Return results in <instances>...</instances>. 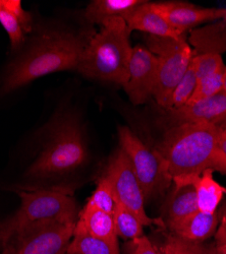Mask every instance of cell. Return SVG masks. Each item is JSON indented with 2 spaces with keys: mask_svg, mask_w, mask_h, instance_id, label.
<instances>
[{
  "mask_svg": "<svg viewBox=\"0 0 226 254\" xmlns=\"http://www.w3.org/2000/svg\"><path fill=\"white\" fill-rule=\"evenodd\" d=\"M67 252L76 254H119V249L118 242L101 239L75 228L74 236Z\"/></svg>",
  "mask_w": 226,
  "mask_h": 254,
  "instance_id": "20",
  "label": "cell"
},
{
  "mask_svg": "<svg viewBox=\"0 0 226 254\" xmlns=\"http://www.w3.org/2000/svg\"><path fill=\"white\" fill-rule=\"evenodd\" d=\"M66 254H76V253H70V252H67Z\"/></svg>",
  "mask_w": 226,
  "mask_h": 254,
  "instance_id": "35",
  "label": "cell"
},
{
  "mask_svg": "<svg viewBox=\"0 0 226 254\" xmlns=\"http://www.w3.org/2000/svg\"><path fill=\"white\" fill-rule=\"evenodd\" d=\"M194 46L203 51L198 54H221L226 51V22L194 31L191 36Z\"/></svg>",
  "mask_w": 226,
  "mask_h": 254,
  "instance_id": "21",
  "label": "cell"
},
{
  "mask_svg": "<svg viewBox=\"0 0 226 254\" xmlns=\"http://www.w3.org/2000/svg\"><path fill=\"white\" fill-rule=\"evenodd\" d=\"M218 225L217 214H207L198 210L168 226L172 234L179 238L193 242H205L215 234Z\"/></svg>",
  "mask_w": 226,
  "mask_h": 254,
  "instance_id": "15",
  "label": "cell"
},
{
  "mask_svg": "<svg viewBox=\"0 0 226 254\" xmlns=\"http://www.w3.org/2000/svg\"><path fill=\"white\" fill-rule=\"evenodd\" d=\"M0 24L9 37L12 49H16L32 30V15L19 0H0Z\"/></svg>",
  "mask_w": 226,
  "mask_h": 254,
  "instance_id": "14",
  "label": "cell"
},
{
  "mask_svg": "<svg viewBox=\"0 0 226 254\" xmlns=\"http://www.w3.org/2000/svg\"><path fill=\"white\" fill-rule=\"evenodd\" d=\"M167 111L175 124L211 123L219 126L226 119V93L221 91L213 97Z\"/></svg>",
  "mask_w": 226,
  "mask_h": 254,
  "instance_id": "12",
  "label": "cell"
},
{
  "mask_svg": "<svg viewBox=\"0 0 226 254\" xmlns=\"http://www.w3.org/2000/svg\"><path fill=\"white\" fill-rule=\"evenodd\" d=\"M220 129H221V128H220ZM219 142H220V145H221V147H222L223 152H224L225 155H226V133H225L224 131H222V130H221V132H220Z\"/></svg>",
  "mask_w": 226,
  "mask_h": 254,
  "instance_id": "30",
  "label": "cell"
},
{
  "mask_svg": "<svg viewBox=\"0 0 226 254\" xmlns=\"http://www.w3.org/2000/svg\"><path fill=\"white\" fill-rule=\"evenodd\" d=\"M184 184H192L194 186L200 211L216 214V209L223 195L226 194V188L214 179L212 170L204 171L201 175L191 178Z\"/></svg>",
  "mask_w": 226,
  "mask_h": 254,
  "instance_id": "17",
  "label": "cell"
},
{
  "mask_svg": "<svg viewBox=\"0 0 226 254\" xmlns=\"http://www.w3.org/2000/svg\"><path fill=\"white\" fill-rule=\"evenodd\" d=\"M220 132V127L211 123L175 124L165 132L156 151L166 162L175 185L184 184L206 170L226 176Z\"/></svg>",
  "mask_w": 226,
  "mask_h": 254,
  "instance_id": "1",
  "label": "cell"
},
{
  "mask_svg": "<svg viewBox=\"0 0 226 254\" xmlns=\"http://www.w3.org/2000/svg\"><path fill=\"white\" fill-rule=\"evenodd\" d=\"M54 125L48 144L31 165L27 176L50 178L63 175L87 161V146L78 120L74 116H64Z\"/></svg>",
  "mask_w": 226,
  "mask_h": 254,
  "instance_id": "5",
  "label": "cell"
},
{
  "mask_svg": "<svg viewBox=\"0 0 226 254\" xmlns=\"http://www.w3.org/2000/svg\"><path fill=\"white\" fill-rule=\"evenodd\" d=\"M152 7L175 30L184 33L203 23L221 19V8L199 7L189 2H151Z\"/></svg>",
  "mask_w": 226,
  "mask_h": 254,
  "instance_id": "11",
  "label": "cell"
},
{
  "mask_svg": "<svg viewBox=\"0 0 226 254\" xmlns=\"http://www.w3.org/2000/svg\"><path fill=\"white\" fill-rule=\"evenodd\" d=\"M221 19L226 22V8H221Z\"/></svg>",
  "mask_w": 226,
  "mask_h": 254,
  "instance_id": "32",
  "label": "cell"
},
{
  "mask_svg": "<svg viewBox=\"0 0 226 254\" xmlns=\"http://www.w3.org/2000/svg\"><path fill=\"white\" fill-rule=\"evenodd\" d=\"M145 1L143 0H94L86 9L85 15L91 24H102L107 18L122 17Z\"/></svg>",
  "mask_w": 226,
  "mask_h": 254,
  "instance_id": "19",
  "label": "cell"
},
{
  "mask_svg": "<svg viewBox=\"0 0 226 254\" xmlns=\"http://www.w3.org/2000/svg\"><path fill=\"white\" fill-rule=\"evenodd\" d=\"M87 43L77 70L87 77L125 86L133 47L131 30L120 16L105 19Z\"/></svg>",
  "mask_w": 226,
  "mask_h": 254,
  "instance_id": "3",
  "label": "cell"
},
{
  "mask_svg": "<svg viewBox=\"0 0 226 254\" xmlns=\"http://www.w3.org/2000/svg\"><path fill=\"white\" fill-rule=\"evenodd\" d=\"M113 218L117 236L130 241L143 236L144 225L131 210H129L127 207H125L117 201Z\"/></svg>",
  "mask_w": 226,
  "mask_h": 254,
  "instance_id": "22",
  "label": "cell"
},
{
  "mask_svg": "<svg viewBox=\"0 0 226 254\" xmlns=\"http://www.w3.org/2000/svg\"><path fill=\"white\" fill-rule=\"evenodd\" d=\"M87 43L80 36L67 32H49L9 65L2 92L10 93L44 75L77 69Z\"/></svg>",
  "mask_w": 226,
  "mask_h": 254,
  "instance_id": "2",
  "label": "cell"
},
{
  "mask_svg": "<svg viewBox=\"0 0 226 254\" xmlns=\"http://www.w3.org/2000/svg\"><path fill=\"white\" fill-rule=\"evenodd\" d=\"M162 254H216V252L214 243L193 242L172 234L163 244Z\"/></svg>",
  "mask_w": 226,
  "mask_h": 254,
  "instance_id": "24",
  "label": "cell"
},
{
  "mask_svg": "<svg viewBox=\"0 0 226 254\" xmlns=\"http://www.w3.org/2000/svg\"><path fill=\"white\" fill-rule=\"evenodd\" d=\"M199 210L196 190L192 184L175 185L174 191L164 207L165 224L170 225Z\"/></svg>",
  "mask_w": 226,
  "mask_h": 254,
  "instance_id": "18",
  "label": "cell"
},
{
  "mask_svg": "<svg viewBox=\"0 0 226 254\" xmlns=\"http://www.w3.org/2000/svg\"><path fill=\"white\" fill-rule=\"evenodd\" d=\"M104 175L112 184L116 201L131 210L144 226L165 228L164 220L147 216L143 190L128 156L121 149L110 159Z\"/></svg>",
  "mask_w": 226,
  "mask_h": 254,
  "instance_id": "9",
  "label": "cell"
},
{
  "mask_svg": "<svg viewBox=\"0 0 226 254\" xmlns=\"http://www.w3.org/2000/svg\"><path fill=\"white\" fill-rule=\"evenodd\" d=\"M120 149L128 156L145 200L165 193L173 182L166 162L127 126L118 127Z\"/></svg>",
  "mask_w": 226,
  "mask_h": 254,
  "instance_id": "6",
  "label": "cell"
},
{
  "mask_svg": "<svg viewBox=\"0 0 226 254\" xmlns=\"http://www.w3.org/2000/svg\"><path fill=\"white\" fill-rule=\"evenodd\" d=\"M224 132H225V133H226V131H224Z\"/></svg>",
  "mask_w": 226,
  "mask_h": 254,
  "instance_id": "36",
  "label": "cell"
},
{
  "mask_svg": "<svg viewBox=\"0 0 226 254\" xmlns=\"http://www.w3.org/2000/svg\"><path fill=\"white\" fill-rule=\"evenodd\" d=\"M197 81L196 62L193 57L186 74L180 79L169 99L166 110L176 109L183 105H186L193 96V93L197 86Z\"/></svg>",
  "mask_w": 226,
  "mask_h": 254,
  "instance_id": "23",
  "label": "cell"
},
{
  "mask_svg": "<svg viewBox=\"0 0 226 254\" xmlns=\"http://www.w3.org/2000/svg\"><path fill=\"white\" fill-rule=\"evenodd\" d=\"M130 254H160L146 236L131 240L129 244Z\"/></svg>",
  "mask_w": 226,
  "mask_h": 254,
  "instance_id": "28",
  "label": "cell"
},
{
  "mask_svg": "<svg viewBox=\"0 0 226 254\" xmlns=\"http://www.w3.org/2000/svg\"><path fill=\"white\" fill-rule=\"evenodd\" d=\"M219 221L221 222V223H223L224 225H225V227H226V202L224 203V205L222 206V208H221V210H220V213H219Z\"/></svg>",
  "mask_w": 226,
  "mask_h": 254,
  "instance_id": "31",
  "label": "cell"
},
{
  "mask_svg": "<svg viewBox=\"0 0 226 254\" xmlns=\"http://www.w3.org/2000/svg\"><path fill=\"white\" fill-rule=\"evenodd\" d=\"M146 47L157 56L159 63L153 98L158 105L166 109L174 89L189 68L194 51L184 37L173 39L148 36Z\"/></svg>",
  "mask_w": 226,
  "mask_h": 254,
  "instance_id": "7",
  "label": "cell"
},
{
  "mask_svg": "<svg viewBox=\"0 0 226 254\" xmlns=\"http://www.w3.org/2000/svg\"><path fill=\"white\" fill-rule=\"evenodd\" d=\"M225 67L213 74L198 80L193 96L187 104L213 97L223 91V76Z\"/></svg>",
  "mask_w": 226,
  "mask_h": 254,
  "instance_id": "26",
  "label": "cell"
},
{
  "mask_svg": "<svg viewBox=\"0 0 226 254\" xmlns=\"http://www.w3.org/2000/svg\"><path fill=\"white\" fill-rule=\"evenodd\" d=\"M214 245L216 254H226V227L220 221L214 234Z\"/></svg>",
  "mask_w": 226,
  "mask_h": 254,
  "instance_id": "29",
  "label": "cell"
},
{
  "mask_svg": "<svg viewBox=\"0 0 226 254\" xmlns=\"http://www.w3.org/2000/svg\"><path fill=\"white\" fill-rule=\"evenodd\" d=\"M126 20L129 29L132 31H140L148 34V36L179 39L183 37V33L173 29L152 7L151 2L145 1L135 7L122 16Z\"/></svg>",
  "mask_w": 226,
  "mask_h": 254,
  "instance_id": "13",
  "label": "cell"
},
{
  "mask_svg": "<svg viewBox=\"0 0 226 254\" xmlns=\"http://www.w3.org/2000/svg\"><path fill=\"white\" fill-rule=\"evenodd\" d=\"M75 225L59 222L29 225L0 247V254H66Z\"/></svg>",
  "mask_w": 226,
  "mask_h": 254,
  "instance_id": "8",
  "label": "cell"
},
{
  "mask_svg": "<svg viewBox=\"0 0 226 254\" xmlns=\"http://www.w3.org/2000/svg\"><path fill=\"white\" fill-rule=\"evenodd\" d=\"M160 254H162V253H160Z\"/></svg>",
  "mask_w": 226,
  "mask_h": 254,
  "instance_id": "37",
  "label": "cell"
},
{
  "mask_svg": "<svg viewBox=\"0 0 226 254\" xmlns=\"http://www.w3.org/2000/svg\"><path fill=\"white\" fill-rule=\"evenodd\" d=\"M22 200L16 213L0 224V247L25 227L43 222L75 224L78 210L72 189L67 186L15 189Z\"/></svg>",
  "mask_w": 226,
  "mask_h": 254,
  "instance_id": "4",
  "label": "cell"
},
{
  "mask_svg": "<svg viewBox=\"0 0 226 254\" xmlns=\"http://www.w3.org/2000/svg\"><path fill=\"white\" fill-rule=\"evenodd\" d=\"M75 228L89 233L92 236L117 242L118 236L116 234L113 215L87 204L78 214Z\"/></svg>",
  "mask_w": 226,
  "mask_h": 254,
  "instance_id": "16",
  "label": "cell"
},
{
  "mask_svg": "<svg viewBox=\"0 0 226 254\" xmlns=\"http://www.w3.org/2000/svg\"><path fill=\"white\" fill-rule=\"evenodd\" d=\"M219 127H220L222 131H226V119L219 125Z\"/></svg>",
  "mask_w": 226,
  "mask_h": 254,
  "instance_id": "34",
  "label": "cell"
},
{
  "mask_svg": "<svg viewBox=\"0 0 226 254\" xmlns=\"http://www.w3.org/2000/svg\"><path fill=\"white\" fill-rule=\"evenodd\" d=\"M158 58L147 47H133L129 66V78L123 86L130 101L135 105L146 103L155 91L158 80Z\"/></svg>",
  "mask_w": 226,
  "mask_h": 254,
  "instance_id": "10",
  "label": "cell"
},
{
  "mask_svg": "<svg viewBox=\"0 0 226 254\" xmlns=\"http://www.w3.org/2000/svg\"><path fill=\"white\" fill-rule=\"evenodd\" d=\"M223 91L226 93V67H225L224 76H223Z\"/></svg>",
  "mask_w": 226,
  "mask_h": 254,
  "instance_id": "33",
  "label": "cell"
},
{
  "mask_svg": "<svg viewBox=\"0 0 226 254\" xmlns=\"http://www.w3.org/2000/svg\"><path fill=\"white\" fill-rule=\"evenodd\" d=\"M87 205L103 210L105 213L114 214L116 206V197L113 191V187L110 180L103 175L102 176L94 190L93 194L90 196Z\"/></svg>",
  "mask_w": 226,
  "mask_h": 254,
  "instance_id": "25",
  "label": "cell"
},
{
  "mask_svg": "<svg viewBox=\"0 0 226 254\" xmlns=\"http://www.w3.org/2000/svg\"><path fill=\"white\" fill-rule=\"evenodd\" d=\"M194 59L196 62L197 80H200L210 74H213L225 67L220 54H195Z\"/></svg>",
  "mask_w": 226,
  "mask_h": 254,
  "instance_id": "27",
  "label": "cell"
}]
</instances>
